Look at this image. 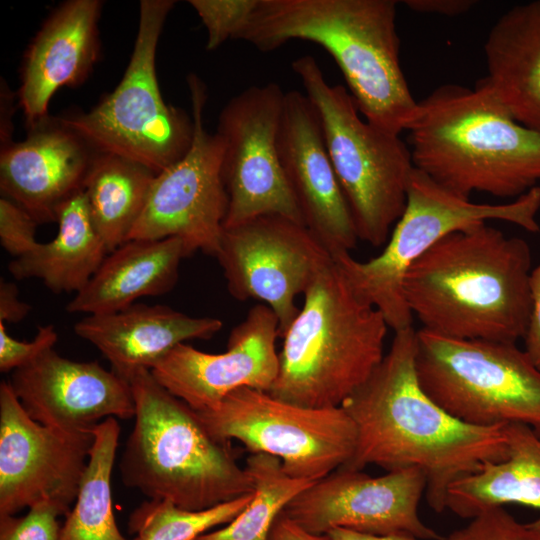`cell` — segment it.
Segmentation results:
<instances>
[{
  "label": "cell",
  "mask_w": 540,
  "mask_h": 540,
  "mask_svg": "<svg viewBox=\"0 0 540 540\" xmlns=\"http://www.w3.org/2000/svg\"><path fill=\"white\" fill-rule=\"evenodd\" d=\"M416 331L395 332L391 347L368 379L341 405L356 428V446L343 468L376 465L387 472L417 468L426 499L437 513L448 490L489 462L507 457L502 426L462 422L421 388L415 370Z\"/></svg>",
  "instance_id": "cell-1"
},
{
  "label": "cell",
  "mask_w": 540,
  "mask_h": 540,
  "mask_svg": "<svg viewBox=\"0 0 540 540\" xmlns=\"http://www.w3.org/2000/svg\"><path fill=\"white\" fill-rule=\"evenodd\" d=\"M531 261L525 240L474 223L442 237L410 266L404 297L425 330L516 343L531 318Z\"/></svg>",
  "instance_id": "cell-2"
},
{
  "label": "cell",
  "mask_w": 540,
  "mask_h": 540,
  "mask_svg": "<svg viewBox=\"0 0 540 540\" xmlns=\"http://www.w3.org/2000/svg\"><path fill=\"white\" fill-rule=\"evenodd\" d=\"M395 0H258L239 35L261 52L291 40L323 47L337 63L359 112L392 134L417 108L400 64Z\"/></svg>",
  "instance_id": "cell-3"
},
{
  "label": "cell",
  "mask_w": 540,
  "mask_h": 540,
  "mask_svg": "<svg viewBox=\"0 0 540 540\" xmlns=\"http://www.w3.org/2000/svg\"><path fill=\"white\" fill-rule=\"evenodd\" d=\"M414 167L450 192L517 199L540 181V133L517 122L482 78L443 84L406 129Z\"/></svg>",
  "instance_id": "cell-4"
},
{
  "label": "cell",
  "mask_w": 540,
  "mask_h": 540,
  "mask_svg": "<svg viewBox=\"0 0 540 540\" xmlns=\"http://www.w3.org/2000/svg\"><path fill=\"white\" fill-rule=\"evenodd\" d=\"M134 426L120 459L121 479L153 500L205 510L254 491L229 446L216 440L195 410L171 394L148 369L129 381Z\"/></svg>",
  "instance_id": "cell-5"
},
{
  "label": "cell",
  "mask_w": 540,
  "mask_h": 540,
  "mask_svg": "<svg viewBox=\"0 0 540 540\" xmlns=\"http://www.w3.org/2000/svg\"><path fill=\"white\" fill-rule=\"evenodd\" d=\"M303 295L281 336L278 374L268 393L308 408L340 407L382 361L389 327L354 294L334 260Z\"/></svg>",
  "instance_id": "cell-6"
},
{
  "label": "cell",
  "mask_w": 540,
  "mask_h": 540,
  "mask_svg": "<svg viewBox=\"0 0 540 540\" xmlns=\"http://www.w3.org/2000/svg\"><path fill=\"white\" fill-rule=\"evenodd\" d=\"M315 107L358 239L384 245L404 212L414 164L409 146L359 115L349 91L331 85L310 55L292 62Z\"/></svg>",
  "instance_id": "cell-7"
},
{
  "label": "cell",
  "mask_w": 540,
  "mask_h": 540,
  "mask_svg": "<svg viewBox=\"0 0 540 540\" xmlns=\"http://www.w3.org/2000/svg\"><path fill=\"white\" fill-rule=\"evenodd\" d=\"M540 186L506 204L474 203L445 189L414 168L403 214L382 252L367 261L350 252L333 256L354 294L376 308L394 332L412 327L403 283L410 266L445 235L468 225L500 220L538 232Z\"/></svg>",
  "instance_id": "cell-8"
},
{
  "label": "cell",
  "mask_w": 540,
  "mask_h": 540,
  "mask_svg": "<svg viewBox=\"0 0 540 540\" xmlns=\"http://www.w3.org/2000/svg\"><path fill=\"white\" fill-rule=\"evenodd\" d=\"M172 0H142L134 47L117 87L87 112L58 116L95 151L159 173L181 159L194 136L192 115L166 104L156 74L158 41Z\"/></svg>",
  "instance_id": "cell-9"
},
{
  "label": "cell",
  "mask_w": 540,
  "mask_h": 540,
  "mask_svg": "<svg viewBox=\"0 0 540 540\" xmlns=\"http://www.w3.org/2000/svg\"><path fill=\"white\" fill-rule=\"evenodd\" d=\"M423 391L454 418L480 427L522 423L540 437V370L516 343L416 331Z\"/></svg>",
  "instance_id": "cell-10"
},
{
  "label": "cell",
  "mask_w": 540,
  "mask_h": 540,
  "mask_svg": "<svg viewBox=\"0 0 540 540\" xmlns=\"http://www.w3.org/2000/svg\"><path fill=\"white\" fill-rule=\"evenodd\" d=\"M218 441H240L251 453L278 458L291 477L318 481L352 457L356 428L340 407L308 408L243 387L214 408L195 411Z\"/></svg>",
  "instance_id": "cell-11"
},
{
  "label": "cell",
  "mask_w": 540,
  "mask_h": 540,
  "mask_svg": "<svg viewBox=\"0 0 540 540\" xmlns=\"http://www.w3.org/2000/svg\"><path fill=\"white\" fill-rule=\"evenodd\" d=\"M194 122L193 141L177 162L157 173L128 240L179 238L188 255L216 257L228 208L222 176L224 141L204 125L207 90L195 74L187 76Z\"/></svg>",
  "instance_id": "cell-12"
},
{
  "label": "cell",
  "mask_w": 540,
  "mask_h": 540,
  "mask_svg": "<svg viewBox=\"0 0 540 540\" xmlns=\"http://www.w3.org/2000/svg\"><path fill=\"white\" fill-rule=\"evenodd\" d=\"M284 97L277 83L250 86L219 114L216 132L224 141L222 176L228 196L223 229L263 215L304 225L278 153Z\"/></svg>",
  "instance_id": "cell-13"
},
{
  "label": "cell",
  "mask_w": 540,
  "mask_h": 540,
  "mask_svg": "<svg viewBox=\"0 0 540 540\" xmlns=\"http://www.w3.org/2000/svg\"><path fill=\"white\" fill-rule=\"evenodd\" d=\"M216 258L235 299H255L271 308L279 337L299 313L297 296L333 261L306 226L280 215L223 229Z\"/></svg>",
  "instance_id": "cell-14"
},
{
  "label": "cell",
  "mask_w": 540,
  "mask_h": 540,
  "mask_svg": "<svg viewBox=\"0 0 540 540\" xmlns=\"http://www.w3.org/2000/svg\"><path fill=\"white\" fill-rule=\"evenodd\" d=\"M93 434H66L32 419L0 384V516L48 502L67 515L85 474Z\"/></svg>",
  "instance_id": "cell-15"
},
{
  "label": "cell",
  "mask_w": 540,
  "mask_h": 540,
  "mask_svg": "<svg viewBox=\"0 0 540 540\" xmlns=\"http://www.w3.org/2000/svg\"><path fill=\"white\" fill-rule=\"evenodd\" d=\"M426 486V477L417 468L371 477L362 470L339 467L299 493L282 513L314 534L344 528L375 535L401 533L421 540H442L418 514Z\"/></svg>",
  "instance_id": "cell-16"
},
{
  "label": "cell",
  "mask_w": 540,
  "mask_h": 540,
  "mask_svg": "<svg viewBox=\"0 0 540 540\" xmlns=\"http://www.w3.org/2000/svg\"><path fill=\"white\" fill-rule=\"evenodd\" d=\"M277 337L276 315L259 303L232 329L224 352L207 353L181 343L150 371L193 410H209L239 388L270 390L279 369Z\"/></svg>",
  "instance_id": "cell-17"
},
{
  "label": "cell",
  "mask_w": 540,
  "mask_h": 540,
  "mask_svg": "<svg viewBox=\"0 0 540 540\" xmlns=\"http://www.w3.org/2000/svg\"><path fill=\"white\" fill-rule=\"evenodd\" d=\"M8 384L27 414L66 434H92L107 418L135 415L131 385L98 362H78L51 348L11 372Z\"/></svg>",
  "instance_id": "cell-18"
},
{
  "label": "cell",
  "mask_w": 540,
  "mask_h": 540,
  "mask_svg": "<svg viewBox=\"0 0 540 540\" xmlns=\"http://www.w3.org/2000/svg\"><path fill=\"white\" fill-rule=\"evenodd\" d=\"M280 162L304 225L333 256L358 239L318 113L305 93L285 92L277 139Z\"/></svg>",
  "instance_id": "cell-19"
},
{
  "label": "cell",
  "mask_w": 540,
  "mask_h": 540,
  "mask_svg": "<svg viewBox=\"0 0 540 540\" xmlns=\"http://www.w3.org/2000/svg\"><path fill=\"white\" fill-rule=\"evenodd\" d=\"M98 152L58 117L28 127L20 142L1 146L0 190L38 224L56 222L60 206L83 189Z\"/></svg>",
  "instance_id": "cell-20"
},
{
  "label": "cell",
  "mask_w": 540,
  "mask_h": 540,
  "mask_svg": "<svg viewBox=\"0 0 540 540\" xmlns=\"http://www.w3.org/2000/svg\"><path fill=\"white\" fill-rule=\"evenodd\" d=\"M103 2L69 0L46 18L29 44L20 73L19 104L27 127L48 117L59 88L84 83L100 56L98 22Z\"/></svg>",
  "instance_id": "cell-21"
},
{
  "label": "cell",
  "mask_w": 540,
  "mask_h": 540,
  "mask_svg": "<svg viewBox=\"0 0 540 540\" xmlns=\"http://www.w3.org/2000/svg\"><path fill=\"white\" fill-rule=\"evenodd\" d=\"M223 322L195 317L166 305L134 303L117 312L88 315L74 325L80 338L94 345L112 371L126 381L141 369L151 370L181 343L210 339Z\"/></svg>",
  "instance_id": "cell-22"
},
{
  "label": "cell",
  "mask_w": 540,
  "mask_h": 540,
  "mask_svg": "<svg viewBox=\"0 0 540 540\" xmlns=\"http://www.w3.org/2000/svg\"><path fill=\"white\" fill-rule=\"evenodd\" d=\"M187 256L184 243L176 237L127 240L108 253L66 310L108 314L133 305L141 297L166 294L175 286L180 263Z\"/></svg>",
  "instance_id": "cell-23"
},
{
  "label": "cell",
  "mask_w": 540,
  "mask_h": 540,
  "mask_svg": "<svg viewBox=\"0 0 540 540\" xmlns=\"http://www.w3.org/2000/svg\"><path fill=\"white\" fill-rule=\"evenodd\" d=\"M487 76L497 100L520 124L540 133V0L503 13L484 44Z\"/></svg>",
  "instance_id": "cell-24"
},
{
  "label": "cell",
  "mask_w": 540,
  "mask_h": 540,
  "mask_svg": "<svg viewBox=\"0 0 540 540\" xmlns=\"http://www.w3.org/2000/svg\"><path fill=\"white\" fill-rule=\"evenodd\" d=\"M58 230L47 243L13 259L8 270L18 279L36 278L56 294L78 293L96 273L109 250L90 215L84 190L57 211Z\"/></svg>",
  "instance_id": "cell-25"
},
{
  "label": "cell",
  "mask_w": 540,
  "mask_h": 540,
  "mask_svg": "<svg viewBox=\"0 0 540 540\" xmlns=\"http://www.w3.org/2000/svg\"><path fill=\"white\" fill-rule=\"evenodd\" d=\"M507 457L486 463L480 471L451 485L446 508L463 518L507 504L525 505L540 512V437L522 423L503 427ZM540 534V516L528 523Z\"/></svg>",
  "instance_id": "cell-26"
},
{
  "label": "cell",
  "mask_w": 540,
  "mask_h": 540,
  "mask_svg": "<svg viewBox=\"0 0 540 540\" xmlns=\"http://www.w3.org/2000/svg\"><path fill=\"white\" fill-rule=\"evenodd\" d=\"M155 175L130 159L109 153L96 154L83 190L94 225L109 252L128 240Z\"/></svg>",
  "instance_id": "cell-27"
},
{
  "label": "cell",
  "mask_w": 540,
  "mask_h": 540,
  "mask_svg": "<svg viewBox=\"0 0 540 540\" xmlns=\"http://www.w3.org/2000/svg\"><path fill=\"white\" fill-rule=\"evenodd\" d=\"M120 431L113 417L93 430L88 465L59 540H128L118 528L112 506L111 476Z\"/></svg>",
  "instance_id": "cell-28"
},
{
  "label": "cell",
  "mask_w": 540,
  "mask_h": 540,
  "mask_svg": "<svg viewBox=\"0 0 540 540\" xmlns=\"http://www.w3.org/2000/svg\"><path fill=\"white\" fill-rule=\"evenodd\" d=\"M245 469L254 487L251 501L226 526L196 540H268L273 524L287 504L316 482L291 477L278 458L265 453H251Z\"/></svg>",
  "instance_id": "cell-29"
},
{
  "label": "cell",
  "mask_w": 540,
  "mask_h": 540,
  "mask_svg": "<svg viewBox=\"0 0 540 540\" xmlns=\"http://www.w3.org/2000/svg\"><path fill=\"white\" fill-rule=\"evenodd\" d=\"M252 496L246 494L200 511L182 509L168 500L149 499L131 513L129 530L136 535L134 540H196L210 529L231 522Z\"/></svg>",
  "instance_id": "cell-30"
},
{
  "label": "cell",
  "mask_w": 540,
  "mask_h": 540,
  "mask_svg": "<svg viewBox=\"0 0 540 540\" xmlns=\"http://www.w3.org/2000/svg\"><path fill=\"white\" fill-rule=\"evenodd\" d=\"M258 0H189L207 31L206 49L220 47L229 39H238Z\"/></svg>",
  "instance_id": "cell-31"
},
{
  "label": "cell",
  "mask_w": 540,
  "mask_h": 540,
  "mask_svg": "<svg viewBox=\"0 0 540 540\" xmlns=\"http://www.w3.org/2000/svg\"><path fill=\"white\" fill-rule=\"evenodd\" d=\"M447 540H540L529 524L518 522L503 506L483 510Z\"/></svg>",
  "instance_id": "cell-32"
},
{
  "label": "cell",
  "mask_w": 540,
  "mask_h": 540,
  "mask_svg": "<svg viewBox=\"0 0 540 540\" xmlns=\"http://www.w3.org/2000/svg\"><path fill=\"white\" fill-rule=\"evenodd\" d=\"M28 509L21 517L0 516V540H59V509L48 502Z\"/></svg>",
  "instance_id": "cell-33"
},
{
  "label": "cell",
  "mask_w": 540,
  "mask_h": 540,
  "mask_svg": "<svg viewBox=\"0 0 540 540\" xmlns=\"http://www.w3.org/2000/svg\"><path fill=\"white\" fill-rule=\"evenodd\" d=\"M38 223L20 206L6 197L0 198V243L14 259L24 256L39 243Z\"/></svg>",
  "instance_id": "cell-34"
},
{
  "label": "cell",
  "mask_w": 540,
  "mask_h": 540,
  "mask_svg": "<svg viewBox=\"0 0 540 540\" xmlns=\"http://www.w3.org/2000/svg\"><path fill=\"white\" fill-rule=\"evenodd\" d=\"M58 340L57 331L52 324L38 327L34 339L19 341L9 335L5 323L0 322V370L12 372L21 368L45 351L54 348Z\"/></svg>",
  "instance_id": "cell-35"
},
{
  "label": "cell",
  "mask_w": 540,
  "mask_h": 540,
  "mask_svg": "<svg viewBox=\"0 0 540 540\" xmlns=\"http://www.w3.org/2000/svg\"><path fill=\"white\" fill-rule=\"evenodd\" d=\"M530 288L532 312L524 339V351L535 367L540 370V264L531 271Z\"/></svg>",
  "instance_id": "cell-36"
},
{
  "label": "cell",
  "mask_w": 540,
  "mask_h": 540,
  "mask_svg": "<svg viewBox=\"0 0 540 540\" xmlns=\"http://www.w3.org/2000/svg\"><path fill=\"white\" fill-rule=\"evenodd\" d=\"M18 295L14 283L0 279V322L17 323L29 314L31 306L20 300Z\"/></svg>",
  "instance_id": "cell-37"
},
{
  "label": "cell",
  "mask_w": 540,
  "mask_h": 540,
  "mask_svg": "<svg viewBox=\"0 0 540 540\" xmlns=\"http://www.w3.org/2000/svg\"><path fill=\"white\" fill-rule=\"evenodd\" d=\"M412 11L454 17L469 11L477 2L473 0H406Z\"/></svg>",
  "instance_id": "cell-38"
},
{
  "label": "cell",
  "mask_w": 540,
  "mask_h": 540,
  "mask_svg": "<svg viewBox=\"0 0 540 540\" xmlns=\"http://www.w3.org/2000/svg\"><path fill=\"white\" fill-rule=\"evenodd\" d=\"M268 540H332V538L328 534L308 532L281 512L271 528Z\"/></svg>",
  "instance_id": "cell-39"
},
{
  "label": "cell",
  "mask_w": 540,
  "mask_h": 540,
  "mask_svg": "<svg viewBox=\"0 0 540 540\" xmlns=\"http://www.w3.org/2000/svg\"><path fill=\"white\" fill-rule=\"evenodd\" d=\"M332 540H421L408 534L375 535L344 528H334L327 533Z\"/></svg>",
  "instance_id": "cell-40"
}]
</instances>
